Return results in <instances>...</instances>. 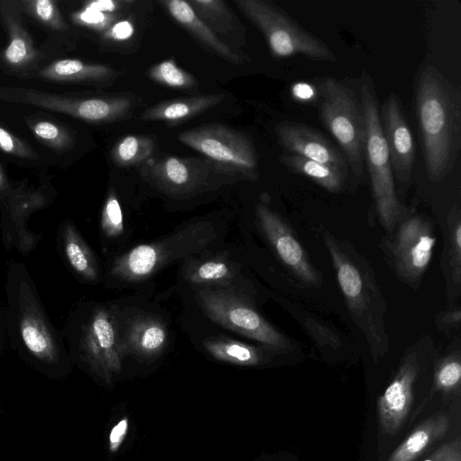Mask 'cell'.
I'll return each instance as SVG.
<instances>
[{"mask_svg":"<svg viewBox=\"0 0 461 461\" xmlns=\"http://www.w3.org/2000/svg\"><path fill=\"white\" fill-rule=\"evenodd\" d=\"M0 100L59 113L89 123H106L124 116L131 101L119 97H77L20 86H0Z\"/></svg>","mask_w":461,"mask_h":461,"instance_id":"13","label":"cell"},{"mask_svg":"<svg viewBox=\"0 0 461 461\" xmlns=\"http://www.w3.org/2000/svg\"><path fill=\"white\" fill-rule=\"evenodd\" d=\"M100 240L108 260L127 250L133 227L128 223L120 199L111 189L104 200L100 222Z\"/></svg>","mask_w":461,"mask_h":461,"instance_id":"24","label":"cell"},{"mask_svg":"<svg viewBox=\"0 0 461 461\" xmlns=\"http://www.w3.org/2000/svg\"><path fill=\"white\" fill-rule=\"evenodd\" d=\"M435 244L429 220L420 215L404 214L389 246L397 274L408 283L418 282L429 265Z\"/></svg>","mask_w":461,"mask_h":461,"instance_id":"16","label":"cell"},{"mask_svg":"<svg viewBox=\"0 0 461 461\" xmlns=\"http://www.w3.org/2000/svg\"><path fill=\"white\" fill-rule=\"evenodd\" d=\"M227 227L221 220L205 218L184 223L154 241L139 244L109 259L103 281L114 289L145 283L172 264L221 244Z\"/></svg>","mask_w":461,"mask_h":461,"instance_id":"3","label":"cell"},{"mask_svg":"<svg viewBox=\"0 0 461 461\" xmlns=\"http://www.w3.org/2000/svg\"><path fill=\"white\" fill-rule=\"evenodd\" d=\"M447 229V276L454 285H459L461 281V218L460 209L456 205L448 212Z\"/></svg>","mask_w":461,"mask_h":461,"instance_id":"34","label":"cell"},{"mask_svg":"<svg viewBox=\"0 0 461 461\" xmlns=\"http://www.w3.org/2000/svg\"><path fill=\"white\" fill-rule=\"evenodd\" d=\"M0 150L8 156L22 160V163L36 166L41 158L36 150L5 128L0 126Z\"/></svg>","mask_w":461,"mask_h":461,"instance_id":"37","label":"cell"},{"mask_svg":"<svg viewBox=\"0 0 461 461\" xmlns=\"http://www.w3.org/2000/svg\"><path fill=\"white\" fill-rule=\"evenodd\" d=\"M360 102L363 109L366 136L364 160L370 177L375 211L383 227L391 231L404 215L395 188L387 146L379 118V104L373 79L362 74Z\"/></svg>","mask_w":461,"mask_h":461,"instance_id":"7","label":"cell"},{"mask_svg":"<svg viewBox=\"0 0 461 461\" xmlns=\"http://www.w3.org/2000/svg\"><path fill=\"white\" fill-rule=\"evenodd\" d=\"M5 328L3 322V314L0 312V352L4 349L5 347Z\"/></svg>","mask_w":461,"mask_h":461,"instance_id":"44","label":"cell"},{"mask_svg":"<svg viewBox=\"0 0 461 461\" xmlns=\"http://www.w3.org/2000/svg\"><path fill=\"white\" fill-rule=\"evenodd\" d=\"M154 141L143 135H126L113 148V161L122 167L146 162L154 152Z\"/></svg>","mask_w":461,"mask_h":461,"instance_id":"33","label":"cell"},{"mask_svg":"<svg viewBox=\"0 0 461 461\" xmlns=\"http://www.w3.org/2000/svg\"><path fill=\"white\" fill-rule=\"evenodd\" d=\"M196 15L211 30L222 35H231L235 29L241 31V25L230 8L221 0H191L187 1Z\"/></svg>","mask_w":461,"mask_h":461,"instance_id":"31","label":"cell"},{"mask_svg":"<svg viewBox=\"0 0 461 461\" xmlns=\"http://www.w3.org/2000/svg\"><path fill=\"white\" fill-rule=\"evenodd\" d=\"M415 111L427 176L440 182L455 167L461 148V94L432 64L419 72Z\"/></svg>","mask_w":461,"mask_h":461,"instance_id":"2","label":"cell"},{"mask_svg":"<svg viewBox=\"0 0 461 461\" xmlns=\"http://www.w3.org/2000/svg\"><path fill=\"white\" fill-rule=\"evenodd\" d=\"M161 4L179 24L208 49L231 63L242 62L241 57L234 52L196 15L187 1L166 0L162 1Z\"/></svg>","mask_w":461,"mask_h":461,"instance_id":"26","label":"cell"},{"mask_svg":"<svg viewBox=\"0 0 461 461\" xmlns=\"http://www.w3.org/2000/svg\"><path fill=\"white\" fill-rule=\"evenodd\" d=\"M449 426V418L446 414L429 417L392 452L387 461H414L444 437Z\"/></svg>","mask_w":461,"mask_h":461,"instance_id":"28","label":"cell"},{"mask_svg":"<svg viewBox=\"0 0 461 461\" xmlns=\"http://www.w3.org/2000/svg\"><path fill=\"white\" fill-rule=\"evenodd\" d=\"M177 280L182 292L215 288L257 296V289L239 259L238 249L223 248L221 244L182 261Z\"/></svg>","mask_w":461,"mask_h":461,"instance_id":"12","label":"cell"},{"mask_svg":"<svg viewBox=\"0 0 461 461\" xmlns=\"http://www.w3.org/2000/svg\"><path fill=\"white\" fill-rule=\"evenodd\" d=\"M62 339L69 359L111 383L122 372L121 352L111 301H86L68 315Z\"/></svg>","mask_w":461,"mask_h":461,"instance_id":"5","label":"cell"},{"mask_svg":"<svg viewBox=\"0 0 461 461\" xmlns=\"http://www.w3.org/2000/svg\"><path fill=\"white\" fill-rule=\"evenodd\" d=\"M143 175L159 192L171 198H188L215 186L222 174L210 161L198 158L169 156L145 162Z\"/></svg>","mask_w":461,"mask_h":461,"instance_id":"15","label":"cell"},{"mask_svg":"<svg viewBox=\"0 0 461 461\" xmlns=\"http://www.w3.org/2000/svg\"><path fill=\"white\" fill-rule=\"evenodd\" d=\"M50 194L42 189H32L24 182L9 179L0 165L1 231L5 246L29 252L38 238L28 227V219L33 212L50 203Z\"/></svg>","mask_w":461,"mask_h":461,"instance_id":"14","label":"cell"},{"mask_svg":"<svg viewBox=\"0 0 461 461\" xmlns=\"http://www.w3.org/2000/svg\"><path fill=\"white\" fill-rule=\"evenodd\" d=\"M17 4L23 14L30 16L51 36H65L70 26L53 0H19Z\"/></svg>","mask_w":461,"mask_h":461,"instance_id":"30","label":"cell"},{"mask_svg":"<svg viewBox=\"0 0 461 461\" xmlns=\"http://www.w3.org/2000/svg\"><path fill=\"white\" fill-rule=\"evenodd\" d=\"M280 162L291 172L303 176L328 192L339 194L347 188L348 172L294 154L284 153Z\"/></svg>","mask_w":461,"mask_h":461,"instance_id":"29","label":"cell"},{"mask_svg":"<svg viewBox=\"0 0 461 461\" xmlns=\"http://www.w3.org/2000/svg\"><path fill=\"white\" fill-rule=\"evenodd\" d=\"M461 380V361L459 351L453 352L438 361L434 373L436 388L450 393L458 390Z\"/></svg>","mask_w":461,"mask_h":461,"instance_id":"36","label":"cell"},{"mask_svg":"<svg viewBox=\"0 0 461 461\" xmlns=\"http://www.w3.org/2000/svg\"><path fill=\"white\" fill-rule=\"evenodd\" d=\"M26 123L35 138L50 149L61 154L72 149L75 137L64 125L41 117H29Z\"/></svg>","mask_w":461,"mask_h":461,"instance_id":"32","label":"cell"},{"mask_svg":"<svg viewBox=\"0 0 461 461\" xmlns=\"http://www.w3.org/2000/svg\"><path fill=\"white\" fill-rule=\"evenodd\" d=\"M319 86L321 122L339 144L348 169L354 176L361 177L366 136L361 102L350 88L333 77L323 79Z\"/></svg>","mask_w":461,"mask_h":461,"instance_id":"9","label":"cell"},{"mask_svg":"<svg viewBox=\"0 0 461 461\" xmlns=\"http://www.w3.org/2000/svg\"><path fill=\"white\" fill-rule=\"evenodd\" d=\"M4 328L11 346L47 373L66 371L69 364L61 334L50 321L26 267L12 262L5 282Z\"/></svg>","mask_w":461,"mask_h":461,"instance_id":"1","label":"cell"},{"mask_svg":"<svg viewBox=\"0 0 461 461\" xmlns=\"http://www.w3.org/2000/svg\"><path fill=\"white\" fill-rule=\"evenodd\" d=\"M420 371V356L410 350L377 402L378 421L383 432L396 434L405 422L413 402V390Z\"/></svg>","mask_w":461,"mask_h":461,"instance_id":"20","label":"cell"},{"mask_svg":"<svg viewBox=\"0 0 461 461\" xmlns=\"http://www.w3.org/2000/svg\"><path fill=\"white\" fill-rule=\"evenodd\" d=\"M276 132L280 146L286 153L349 172L340 149L314 128L300 122H282L276 125Z\"/></svg>","mask_w":461,"mask_h":461,"instance_id":"21","label":"cell"},{"mask_svg":"<svg viewBox=\"0 0 461 461\" xmlns=\"http://www.w3.org/2000/svg\"><path fill=\"white\" fill-rule=\"evenodd\" d=\"M423 461H461L460 437L442 444Z\"/></svg>","mask_w":461,"mask_h":461,"instance_id":"39","label":"cell"},{"mask_svg":"<svg viewBox=\"0 0 461 461\" xmlns=\"http://www.w3.org/2000/svg\"><path fill=\"white\" fill-rule=\"evenodd\" d=\"M255 215L258 229L286 269L306 285H319L321 276L286 220L264 202L256 205Z\"/></svg>","mask_w":461,"mask_h":461,"instance_id":"17","label":"cell"},{"mask_svg":"<svg viewBox=\"0 0 461 461\" xmlns=\"http://www.w3.org/2000/svg\"><path fill=\"white\" fill-rule=\"evenodd\" d=\"M177 139L204 155L222 174L249 180L258 176L256 149L250 138L241 131L208 124L182 131Z\"/></svg>","mask_w":461,"mask_h":461,"instance_id":"11","label":"cell"},{"mask_svg":"<svg viewBox=\"0 0 461 461\" xmlns=\"http://www.w3.org/2000/svg\"><path fill=\"white\" fill-rule=\"evenodd\" d=\"M149 77L155 82L172 88L191 89L195 78L180 68L173 59L161 61L149 69Z\"/></svg>","mask_w":461,"mask_h":461,"instance_id":"35","label":"cell"},{"mask_svg":"<svg viewBox=\"0 0 461 461\" xmlns=\"http://www.w3.org/2000/svg\"><path fill=\"white\" fill-rule=\"evenodd\" d=\"M461 320V312L459 308L451 309L442 313L439 318L441 327L451 328L459 324Z\"/></svg>","mask_w":461,"mask_h":461,"instance_id":"43","label":"cell"},{"mask_svg":"<svg viewBox=\"0 0 461 461\" xmlns=\"http://www.w3.org/2000/svg\"><path fill=\"white\" fill-rule=\"evenodd\" d=\"M379 118L393 177L399 186L403 188L411 177L415 146L401 100L396 94H390L379 107Z\"/></svg>","mask_w":461,"mask_h":461,"instance_id":"19","label":"cell"},{"mask_svg":"<svg viewBox=\"0 0 461 461\" xmlns=\"http://www.w3.org/2000/svg\"><path fill=\"white\" fill-rule=\"evenodd\" d=\"M183 293L191 299L198 312L212 323L281 354L294 348V345L259 312L256 295L215 288Z\"/></svg>","mask_w":461,"mask_h":461,"instance_id":"6","label":"cell"},{"mask_svg":"<svg viewBox=\"0 0 461 461\" xmlns=\"http://www.w3.org/2000/svg\"><path fill=\"white\" fill-rule=\"evenodd\" d=\"M117 71L104 64L87 63L76 59H57L41 68L33 77L42 80L74 83L96 84L111 80Z\"/></svg>","mask_w":461,"mask_h":461,"instance_id":"25","label":"cell"},{"mask_svg":"<svg viewBox=\"0 0 461 461\" xmlns=\"http://www.w3.org/2000/svg\"><path fill=\"white\" fill-rule=\"evenodd\" d=\"M239 9L262 32L276 58L303 55L336 62L328 45L305 30L276 5L263 0H234Z\"/></svg>","mask_w":461,"mask_h":461,"instance_id":"10","label":"cell"},{"mask_svg":"<svg viewBox=\"0 0 461 461\" xmlns=\"http://www.w3.org/2000/svg\"><path fill=\"white\" fill-rule=\"evenodd\" d=\"M196 343L212 358L240 366H263L281 355L267 345L245 343L224 334L201 336Z\"/></svg>","mask_w":461,"mask_h":461,"instance_id":"22","label":"cell"},{"mask_svg":"<svg viewBox=\"0 0 461 461\" xmlns=\"http://www.w3.org/2000/svg\"><path fill=\"white\" fill-rule=\"evenodd\" d=\"M118 341L123 360L131 357L152 363L162 357L173 344L168 314L145 298L111 301Z\"/></svg>","mask_w":461,"mask_h":461,"instance_id":"8","label":"cell"},{"mask_svg":"<svg viewBox=\"0 0 461 461\" xmlns=\"http://www.w3.org/2000/svg\"><path fill=\"white\" fill-rule=\"evenodd\" d=\"M122 4H123V2L112 0H96L86 3L85 7L104 14H111L116 10H119Z\"/></svg>","mask_w":461,"mask_h":461,"instance_id":"42","label":"cell"},{"mask_svg":"<svg viewBox=\"0 0 461 461\" xmlns=\"http://www.w3.org/2000/svg\"><path fill=\"white\" fill-rule=\"evenodd\" d=\"M324 244L353 321L364 333L375 360L389 349L385 331L386 305L366 261L348 243L323 232Z\"/></svg>","mask_w":461,"mask_h":461,"instance_id":"4","label":"cell"},{"mask_svg":"<svg viewBox=\"0 0 461 461\" xmlns=\"http://www.w3.org/2000/svg\"><path fill=\"white\" fill-rule=\"evenodd\" d=\"M59 244L66 263L80 280L89 284L103 281L104 270L97 257L70 221L60 224Z\"/></svg>","mask_w":461,"mask_h":461,"instance_id":"23","label":"cell"},{"mask_svg":"<svg viewBox=\"0 0 461 461\" xmlns=\"http://www.w3.org/2000/svg\"><path fill=\"white\" fill-rule=\"evenodd\" d=\"M134 29L129 21H121L113 23L104 33L106 39L114 41H125L131 37Z\"/></svg>","mask_w":461,"mask_h":461,"instance_id":"40","label":"cell"},{"mask_svg":"<svg viewBox=\"0 0 461 461\" xmlns=\"http://www.w3.org/2000/svg\"><path fill=\"white\" fill-rule=\"evenodd\" d=\"M128 429L126 419L122 420L111 430L109 436V449L111 452H116L121 446Z\"/></svg>","mask_w":461,"mask_h":461,"instance_id":"41","label":"cell"},{"mask_svg":"<svg viewBox=\"0 0 461 461\" xmlns=\"http://www.w3.org/2000/svg\"><path fill=\"white\" fill-rule=\"evenodd\" d=\"M71 17L75 23L98 31L105 29L107 31L109 26L113 25L112 14L101 13L86 7L74 13Z\"/></svg>","mask_w":461,"mask_h":461,"instance_id":"38","label":"cell"},{"mask_svg":"<svg viewBox=\"0 0 461 461\" xmlns=\"http://www.w3.org/2000/svg\"><path fill=\"white\" fill-rule=\"evenodd\" d=\"M22 14L17 1H0V20L8 35V44L0 51V65L20 77H33L43 67L45 55L36 48Z\"/></svg>","mask_w":461,"mask_h":461,"instance_id":"18","label":"cell"},{"mask_svg":"<svg viewBox=\"0 0 461 461\" xmlns=\"http://www.w3.org/2000/svg\"><path fill=\"white\" fill-rule=\"evenodd\" d=\"M224 98L223 94H211L167 100L148 108L140 117L145 121L176 123L211 109Z\"/></svg>","mask_w":461,"mask_h":461,"instance_id":"27","label":"cell"}]
</instances>
